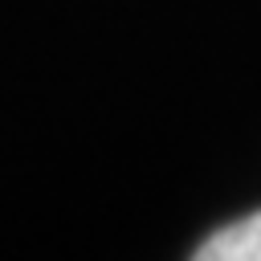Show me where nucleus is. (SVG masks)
Here are the masks:
<instances>
[{"mask_svg": "<svg viewBox=\"0 0 261 261\" xmlns=\"http://www.w3.org/2000/svg\"><path fill=\"white\" fill-rule=\"evenodd\" d=\"M196 257L200 261H261V212L204 237Z\"/></svg>", "mask_w": 261, "mask_h": 261, "instance_id": "nucleus-1", "label": "nucleus"}]
</instances>
